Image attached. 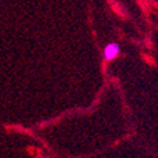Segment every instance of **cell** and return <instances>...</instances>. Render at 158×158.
Returning <instances> with one entry per match:
<instances>
[{"label":"cell","instance_id":"obj_1","mask_svg":"<svg viewBox=\"0 0 158 158\" xmlns=\"http://www.w3.org/2000/svg\"><path fill=\"white\" fill-rule=\"evenodd\" d=\"M118 53H120V46H118L117 44L112 43V44H109L106 46V49H104V58L107 60H112L114 59Z\"/></svg>","mask_w":158,"mask_h":158}]
</instances>
